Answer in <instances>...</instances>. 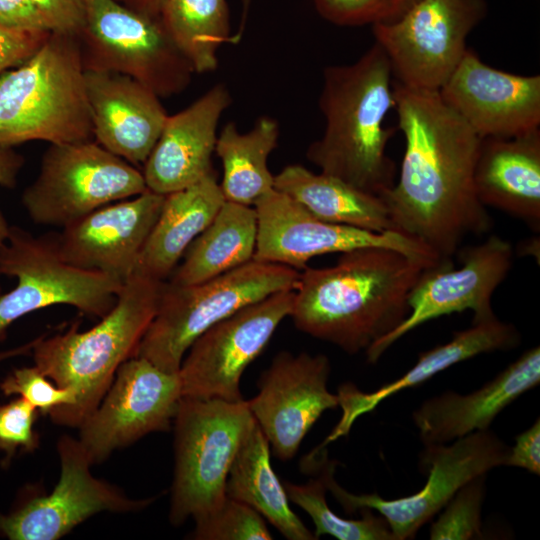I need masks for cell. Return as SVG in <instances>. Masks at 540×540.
<instances>
[{"label": "cell", "mask_w": 540, "mask_h": 540, "mask_svg": "<svg viewBox=\"0 0 540 540\" xmlns=\"http://www.w3.org/2000/svg\"><path fill=\"white\" fill-rule=\"evenodd\" d=\"M0 26L23 32H51L30 0H0Z\"/></svg>", "instance_id": "ab89813d"}, {"label": "cell", "mask_w": 540, "mask_h": 540, "mask_svg": "<svg viewBox=\"0 0 540 540\" xmlns=\"http://www.w3.org/2000/svg\"><path fill=\"white\" fill-rule=\"evenodd\" d=\"M146 190L142 171L96 141L50 144L22 204L34 223L63 228Z\"/></svg>", "instance_id": "30bf717a"}, {"label": "cell", "mask_w": 540, "mask_h": 540, "mask_svg": "<svg viewBox=\"0 0 540 540\" xmlns=\"http://www.w3.org/2000/svg\"><path fill=\"white\" fill-rule=\"evenodd\" d=\"M299 273L285 265L253 259L197 284L164 281L156 313L135 356L178 373L184 355L202 333L252 303L294 290Z\"/></svg>", "instance_id": "8992f818"}, {"label": "cell", "mask_w": 540, "mask_h": 540, "mask_svg": "<svg viewBox=\"0 0 540 540\" xmlns=\"http://www.w3.org/2000/svg\"><path fill=\"white\" fill-rule=\"evenodd\" d=\"M419 0H313L318 13L339 26L391 23Z\"/></svg>", "instance_id": "d590c367"}, {"label": "cell", "mask_w": 540, "mask_h": 540, "mask_svg": "<svg viewBox=\"0 0 540 540\" xmlns=\"http://www.w3.org/2000/svg\"><path fill=\"white\" fill-rule=\"evenodd\" d=\"M36 342V338L30 340L22 345L0 351V363L9 360L14 357L24 356L31 354L32 348Z\"/></svg>", "instance_id": "ee69618b"}, {"label": "cell", "mask_w": 540, "mask_h": 540, "mask_svg": "<svg viewBox=\"0 0 540 540\" xmlns=\"http://www.w3.org/2000/svg\"><path fill=\"white\" fill-rule=\"evenodd\" d=\"M51 32H23L0 26V75L31 57Z\"/></svg>", "instance_id": "f35d334b"}, {"label": "cell", "mask_w": 540, "mask_h": 540, "mask_svg": "<svg viewBox=\"0 0 540 540\" xmlns=\"http://www.w3.org/2000/svg\"><path fill=\"white\" fill-rule=\"evenodd\" d=\"M505 466L523 468L533 474H540V421L517 435L515 445L510 447Z\"/></svg>", "instance_id": "60d3db41"}, {"label": "cell", "mask_w": 540, "mask_h": 540, "mask_svg": "<svg viewBox=\"0 0 540 540\" xmlns=\"http://www.w3.org/2000/svg\"><path fill=\"white\" fill-rule=\"evenodd\" d=\"M519 343L520 334L517 329L495 316L473 323L471 327L454 333L449 342L422 352L416 364L404 375L375 391L365 393L353 385L341 386L338 397L343 416L329 440L347 434L359 416L374 410L386 398L406 388L415 387L457 363L482 353L508 350Z\"/></svg>", "instance_id": "d4e9b609"}, {"label": "cell", "mask_w": 540, "mask_h": 540, "mask_svg": "<svg viewBox=\"0 0 540 540\" xmlns=\"http://www.w3.org/2000/svg\"><path fill=\"white\" fill-rule=\"evenodd\" d=\"M1 293H2V292H1V285H0V294H1Z\"/></svg>", "instance_id": "7dc6e473"}, {"label": "cell", "mask_w": 540, "mask_h": 540, "mask_svg": "<svg viewBox=\"0 0 540 540\" xmlns=\"http://www.w3.org/2000/svg\"><path fill=\"white\" fill-rule=\"evenodd\" d=\"M24 164L21 154L10 146L0 145V186L14 188L18 174ZM10 226L0 212V249L9 235Z\"/></svg>", "instance_id": "b9f144b4"}, {"label": "cell", "mask_w": 540, "mask_h": 540, "mask_svg": "<svg viewBox=\"0 0 540 540\" xmlns=\"http://www.w3.org/2000/svg\"><path fill=\"white\" fill-rule=\"evenodd\" d=\"M253 207L257 217L254 260L301 271L316 256L363 247H383L397 250L430 267L443 262L426 245L401 232H373L321 220L275 188L260 197Z\"/></svg>", "instance_id": "4fadbf2b"}, {"label": "cell", "mask_w": 540, "mask_h": 540, "mask_svg": "<svg viewBox=\"0 0 540 540\" xmlns=\"http://www.w3.org/2000/svg\"><path fill=\"white\" fill-rule=\"evenodd\" d=\"M163 283L135 271L123 283L114 307L95 326L81 332L75 322L64 332L36 337L34 365L76 394L74 405L48 414L54 423L79 427L96 409L119 366L135 356L156 313Z\"/></svg>", "instance_id": "277c9868"}, {"label": "cell", "mask_w": 540, "mask_h": 540, "mask_svg": "<svg viewBox=\"0 0 540 540\" xmlns=\"http://www.w3.org/2000/svg\"><path fill=\"white\" fill-rule=\"evenodd\" d=\"M159 19L195 73L216 70L218 50L232 37L226 0H165Z\"/></svg>", "instance_id": "4dcf8cb0"}, {"label": "cell", "mask_w": 540, "mask_h": 540, "mask_svg": "<svg viewBox=\"0 0 540 540\" xmlns=\"http://www.w3.org/2000/svg\"><path fill=\"white\" fill-rule=\"evenodd\" d=\"M51 32L78 36L85 23L83 0H30Z\"/></svg>", "instance_id": "74e56055"}, {"label": "cell", "mask_w": 540, "mask_h": 540, "mask_svg": "<svg viewBox=\"0 0 540 540\" xmlns=\"http://www.w3.org/2000/svg\"><path fill=\"white\" fill-rule=\"evenodd\" d=\"M92 137L78 38L51 32L31 57L0 75V145Z\"/></svg>", "instance_id": "5b68a950"}, {"label": "cell", "mask_w": 540, "mask_h": 540, "mask_svg": "<svg viewBox=\"0 0 540 540\" xmlns=\"http://www.w3.org/2000/svg\"><path fill=\"white\" fill-rule=\"evenodd\" d=\"M485 206L540 229V129L509 138H483L474 170Z\"/></svg>", "instance_id": "cb8c5ba5"}, {"label": "cell", "mask_w": 540, "mask_h": 540, "mask_svg": "<svg viewBox=\"0 0 540 540\" xmlns=\"http://www.w3.org/2000/svg\"><path fill=\"white\" fill-rule=\"evenodd\" d=\"M460 258L458 268L448 261L425 269L409 295L407 317L365 351L368 362H377L398 339L440 316L471 310L473 323L496 316L491 300L512 267L511 244L492 235L463 250Z\"/></svg>", "instance_id": "2e32d148"}, {"label": "cell", "mask_w": 540, "mask_h": 540, "mask_svg": "<svg viewBox=\"0 0 540 540\" xmlns=\"http://www.w3.org/2000/svg\"><path fill=\"white\" fill-rule=\"evenodd\" d=\"M165 195L146 190L104 205L56 233L68 263L124 283L137 268L142 249L161 211Z\"/></svg>", "instance_id": "ffe728a7"}, {"label": "cell", "mask_w": 540, "mask_h": 540, "mask_svg": "<svg viewBox=\"0 0 540 540\" xmlns=\"http://www.w3.org/2000/svg\"><path fill=\"white\" fill-rule=\"evenodd\" d=\"M487 11L486 0H419L396 21L373 25L394 82L439 91L466 53L469 33Z\"/></svg>", "instance_id": "7c38bea8"}, {"label": "cell", "mask_w": 540, "mask_h": 540, "mask_svg": "<svg viewBox=\"0 0 540 540\" xmlns=\"http://www.w3.org/2000/svg\"><path fill=\"white\" fill-rule=\"evenodd\" d=\"M486 474L465 483L447 502L436 521L431 524L432 540L480 539L481 509L485 497Z\"/></svg>", "instance_id": "836d02e7"}, {"label": "cell", "mask_w": 540, "mask_h": 540, "mask_svg": "<svg viewBox=\"0 0 540 540\" xmlns=\"http://www.w3.org/2000/svg\"><path fill=\"white\" fill-rule=\"evenodd\" d=\"M125 1H126L125 6L151 17H159L161 8L165 2V0H125Z\"/></svg>", "instance_id": "7bdbcfd3"}, {"label": "cell", "mask_w": 540, "mask_h": 540, "mask_svg": "<svg viewBox=\"0 0 540 540\" xmlns=\"http://www.w3.org/2000/svg\"><path fill=\"white\" fill-rule=\"evenodd\" d=\"M0 275L17 281L0 294V342L15 321L54 305L72 306L101 319L114 307L123 286L112 276L65 261L56 233L35 236L18 226H10L0 249Z\"/></svg>", "instance_id": "ba28073f"}, {"label": "cell", "mask_w": 540, "mask_h": 540, "mask_svg": "<svg viewBox=\"0 0 540 540\" xmlns=\"http://www.w3.org/2000/svg\"><path fill=\"white\" fill-rule=\"evenodd\" d=\"M393 94L405 150L398 180L380 197L395 231L451 261L467 236L492 226L474 184L481 138L439 91L393 80Z\"/></svg>", "instance_id": "6da1fadb"}, {"label": "cell", "mask_w": 540, "mask_h": 540, "mask_svg": "<svg viewBox=\"0 0 540 540\" xmlns=\"http://www.w3.org/2000/svg\"><path fill=\"white\" fill-rule=\"evenodd\" d=\"M242 1V18H241V23H240V26L237 30L236 33H234L232 35V43L233 44H238L242 35H243V32L245 30V25H246V21H247V15H248V10H249V6H250V2L251 0H241Z\"/></svg>", "instance_id": "f6af8a7d"}, {"label": "cell", "mask_w": 540, "mask_h": 540, "mask_svg": "<svg viewBox=\"0 0 540 540\" xmlns=\"http://www.w3.org/2000/svg\"><path fill=\"white\" fill-rule=\"evenodd\" d=\"M330 370L323 354L281 351L261 374L259 391L247 404L279 459L293 458L321 415L339 406L327 387Z\"/></svg>", "instance_id": "ac0fdd59"}, {"label": "cell", "mask_w": 540, "mask_h": 540, "mask_svg": "<svg viewBox=\"0 0 540 540\" xmlns=\"http://www.w3.org/2000/svg\"><path fill=\"white\" fill-rule=\"evenodd\" d=\"M85 84L96 142L134 166L144 165L168 118L160 97L115 72L85 70Z\"/></svg>", "instance_id": "44dd1931"}, {"label": "cell", "mask_w": 540, "mask_h": 540, "mask_svg": "<svg viewBox=\"0 0 540 540\" xmlns=\"http://www.w3.org/2000/svg\"><path fill=\"white\" fill-rule=\"evenodd\" d=\"M231 102L227 86L218 83L185 109L168 115L143 165L148 190L167 195L198 182L214 170L211 158L218 124Z\"/></svg>", "instance_id": "7402d4cb"}, {"label": "cell", "mask_w": 540, "mask_h": 540, "mask_svg": "<svg viewBox=\"0 0 540 540\" xmlns=\"http://www.w3.org/2000/svg\"><path fill=\"white\" fill-rule=\"evenodd\" d=\"M294 290L252 303L202 333L178 371L182 397L243 401L240 380L279 324L290 316Z\"/></svg>", "instance_id": "5bb4252c"}, {"label": "cell", "mask_w": 540, "mask_h": 540, "mask_svg": "<svg viewBox=\"0 0 540 540\" xmlns=\"http://www.w3.org/2000/svg\"><path fill=\"white\" fill-rule=\"evenodd\" d=\"M509 450L510 447L488 429L458 438L450 445H426L420 457L428 475L425 485L415 494L397 499H384L377 493L346 491L335 481V463L327 459H324L320 476L346 512L364 508L377 511L395 539L405 540L413 538L465 483L495 467L505 466Z\"/></svg>", "instance_id": "8fae6325"}, {"label": "cell", "mask_w": 540, "mask_h": 540, "mask_svg": "<svg viewBox=\"0 0 540 540\" xmlns=\"http://www.w3.org/2000/svg\"><path fill=\"white\" fill-rule=\"evenodd\" d=\"M191 536L199 540H268L272 535L253 508L226 496L216 507L193 518Z\"/></svg>", "instance_id": "d6a6232c"}, {"label": "cell", "mask_w": 540, "mask_h": 540, "mask_svg": "<svg viewBox=\"0 0 540 540\" xmlns=\"http://www.w3.org/2000/svg\"><path fill=\"white\" fill-rule=\"evenodd\" d=\"M254 420L245 400L181 398L174 417L173 525L223 501L229 469Z\"/></svg>", "instance_id": "52a82bcc"}, {"label": "cell", "mask_w": 540, "mask_h": 540, "mask_svg": "<svg viewBox=\"0 0 540 540\" xmlns=\"http://www.w3.org/2000/svg\"><path fill=\"white\" fill-rule=\"evenodd\" d=\"M59 480L50 494L36 495L12 511L0 512V536L10 540H56L94 514L139 511L153 499H131L92 475V463L78 439L57 443Z\"/></svg>", "instance_id": "e0dca14e"}, {"label": "cell", "mask_w": 540, "mask_h": 540, "mask_svg": "<svg viewBox=\"0 0 540 540\" xmlns=\"http://www.w3.org/2000/svg\"><path fill=\"white\" fill-rule=\"evenodd\" d=\"M181 398L178 373L138 356L122 363L99 405L78 427L92 465L149 433L169 430Z\"/></svg>", "instance_id": "9a60e30c"}, {"label": "cell", "mask_w": 540, "mask_h": 540, "mask_svg": "<svg viewBox=\"0 0 540 540\" xmlns=\"http://www.w3.org/2000/svg\"><path fill=\"white\" fill-rule=\"evenodd\" d=\"M274 188L326 222L373 232L395 231L380 196L334 176L290 164L274 175Z\"/></svg>", "instance_id": "4316f807"}, {"label": "cell", "mask_w": 540, "mask_h": 540, "mask_svg": "<svg viewBox=\"0 0 540 540\" xmlns=\"http://www.w3.org/2000/svg\"><path fill=\"white\" fill-rule=\"evenodd\" d=\"M226 496L253 508L287 539H316L290 508L283 483L270 462L269 443L255 420L229 469Z\"/></svg>", "instance_id": "83f0119b"}, {"label": "cell", "mask_w": 540, "mask_h": 540, "mask_svg": "<svg viewBox=\"0 0 540 540\" xmlns=\"http://www.w3.org/2000/svg\"><path fill=\"white\" fill-rule=\"evenodd\" d=\"M288 499L313 520L314 536L330 535L339 540H396L387 522L373 510L361 509V518L345 519L333 512L326 501V485L321 476L302 485L283 482Z\"/></svg>", "instance_id": "1f68e13d"}, {"label": "cell", "mask_w": 540, "mask_h": 540, "mask_svg": "<svg viewBox=\"0 0 540 540\" xmlns=\"http://www.w3.org/2000/svg\"><path fill=\"white\" fill-rule=\"evenodd\" d=\"M540 382V349L525 351L493 380L469 394L445 392L424 401L412 418L426 445L487 430L496 416Z\"/></svg>", "instance_id": "603a6c76"}, {"label": "cell", "mask_w": 540, "mask_h": 540, "mask_svg": "<svg viewBox=\"0 0 540 540\" xmlns=\"http://www.w3.org/2000/svg\"><path fill=\"white\" fill-rule=\"evenodd\" d=\"M38 410L21 397L0 404V452L2 467H8L20 453H31L39 446L34 428Z\"/></svg>", "instance_id": "8d00e7d4"}, {"label": "cell", "mask_w": 540, "mask_h": 540, "mask_svg": "<svg viewBox=\"0 0 540 540\" xmlns=\"http://www.w3.org/2000/svg\"><path fill=\"white\" fill-rule=\"evenodd\" d=\"M319 108L325 127L307 160L362 191L380 196L391 188L396 165L386 148L395 129L384 121L395 108L393 76L376 42L355 62L324 68Z\"/></svg>", "instance_id": "3957f363"}, {"label": "cell", "mask_w": 540, "mask_h": 540, "mask_svg": "<svg viewBox=\"0 0 540 540\" xmlns=\"http://www.w3.org/2000/svg\"><path fill=\"white\" fill-rule=\"evenodd\" d=\"M225 201L214 170L198 182L165 195L136 271L160 281L168 280L190 244Z\"/></svg>", "instance_id": "484cf974"}, {"label": "cell", "mask_w": 540, "mask_h": 540, "mask_svg": "<svg viewBox=\"0 0 540 540\" xmlns=\"http://www.w3.org/2000/svg\"><path fill=\"white\" fill-rule=\"evenodd\" d=\"M0 390L5 396L18 395L44 415L68 408L76 401L71 388L56 385L35 365L12 370L0 382Z\"/></svg>", "instance_id": "e575fe53"}, {"label": "cell", "mask_w": 540, "mask_h": 540, "mask_svg": "<svg viewBox=\"0 0 540 540\" xmlns=\"http://www.w3.org/2000/svg\"><path fill=\"white\" fill-rule=\"evenodd\" d=\"M85 23L77 36L85 70L127 75L159 97L183 92L195 73L159 17L117 0H83Z\"/></svg>", "instance_id": "9c48e42d"}, {"label": "cell", "mask_w": 540, "mask_h": 540, "mask_svg": "<svg viewBox=\"0 0 540 540\" xmlns=\"http://www.w3.org/2000/svg\"><path fill=\"white\" fill-rule=\"evenodd\" d=\"M256 240L254 207L225 201L166 281L197 284L240 267L253 260Z\"/></svg>", "instance_id": "f1b7e54d"}, {"label": "cell", "mask_w": 540, "mask_h": 540, "mask_svg": "<svg viewBox=\"0 0 540 540\" xmlns=\"http://www.w3.org/2000/svg\"><path fill=\"white\" fill-rule=\"evenodd\" d=\"M340 254L333 266L301 270L289 317L298 330L356 354L403 322L413 287L431 267L383 247Z\"/></svg>", "instance_id": "7a4b0ae2"}, {"label": "cell", "mask_w": 540, "mask_h": 540, "mask_svg": "<svg viewBox=\"0 0 540 540\" xmlns=\"http://www.w3.org/2000/svg\"><path fill=\"white\" fill-rule=\"evenodd\" d=\"M518 248L522 249V251L519 252V254L521 253L524 255H531L534 258H536L537 256V258L539 259V238L538 237L537 239L532 238L530 240L524 241V243Z\"/></svg>", "instance_id": "bcb514c9"}, {"label": "cell", "mask_w": 540, "mask_h": 540, "mask_svg": "<svg viewBox=\"0 0 540 540\" xmlns=\"http://www.w3.org/2000/svg\"><path fill=\"white\" fill-rule=\"evenodd\" d=\"M439 94L481 139L515 137L539 129L540 76L498 70L471 49Z\"/></svg>", "instance_id": "d6986e66"}, {"label": "cell", "mask_w": 540, "mask_h": 540, "mask_svg": "<svg viewBox=\"0 0 540 540\" xmlns=\"http://www.w3.org/2000/svg\"><path fill=\"white\" fill-rule=\"evenodd\" d=\"M280 126L271 116H260L247 132L228 122L217 136L215 153L221 161L220 188L226 201L254 206L274 189L268 158L278 145Z\"/></svg>", "instance_id": "f546056e"}]
</instances>
